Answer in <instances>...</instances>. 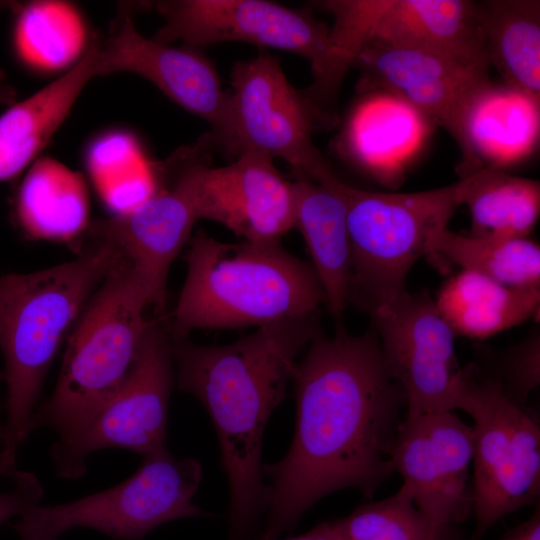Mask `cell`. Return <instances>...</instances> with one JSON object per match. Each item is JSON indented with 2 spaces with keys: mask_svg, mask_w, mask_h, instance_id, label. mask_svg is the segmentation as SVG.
Returning a JSON list of instances; mask_svg holds the SVG:
<instances>
[{
  "mask_svg": "<svg viewBox=\"0 0 540 540\" xmlns=\"http://www.w3.org/2000/svg\"><path fill=\"white\" fill-rule=\"evenodd\" d=\"M298 360L292 382L294 436L287 454L262 467L267 518L260 540L291 530L315 503L345 488L372 498L394 472L391 452L406 407L373 327L319 332Z\"/></svg>",
  "mask_w": 540,
  "mask_h": 540,
  "instance_id": "6da1fadb",
  "label": "cell"
},
{
  "mask_svg": "<svg viewBox=\"0 0 540 540\" xmlns=\"http://www.w3.org/2000/svg\"><path fill=\"white\" fill-rule=\"evenodd\" d=\"M318 320L314 314L264 325L223 345L172 341L178 388L203 405L218 436L229 485V540H248L266 513L263 434L298 357L320 332Z\"/></svg>",
  "mask_w": 540,
  "mask_h": 540,
  "instance_id": "7a4b0ae2",
  "label": "cell"
},
{
  "mask_svg": "<svg viewBox=\"0 0 540 540\" xmlns=\"http://www.w3.org/2000/svg\"><path fill=\"white\" fill-rule=\"evenodd\" d=\"M91 236V245L69 262L0 276V350L7 385L0 476L10 478L17 471L48 370L87 302L124 256L112 241Z\"/></svg>",
  "mask_w": 540,
  "mask_h": 540,
  "instance_id": "3957f363",
  "label": "cell"
},
{
  "mask_svg": "<svg viewBox=\"0 0 540 540\" xmlns=\"http://www.w3.org/2000/svg\"><path fill=\"white\" fill-rule=\"evenodd\" d=\"M184 259L172 341L197 329L258 328L306 317L326 304L311 263L287 252L280 240L226 243L199 230Z\"/></svg>",
  "mask_w": 540,
  "mask_h": 540,
  "instance_id": "277c9868",
  "label": "cell"
},
{
  "mask_svg": "<svg viewBox=\"0 0 540 540\" xmlns=\"http://www.w3.org/2000/svg\"><path fill=\"white\" fill-rule=\"evenodd\" d=\"M147 286L125 255L93 293L67 339L55 389L34 413L33 431L76 437L129 376L152 321Z\"/></svg>",
  "mask_w": 540,
  "mask_h": 540,
  "instance_id": "5b68a950",
  "label": "cell"
},
{
  "mask_svg": "<svg viewBox=\"0 0 540 540\" xmlns=\"http://www.w3.org/2000/svg\"><path fill=\"white\" fill-rule=\"evenodd\" d=\"M351 245L348 301L369 312L405 289L406 277L459 207L455 182L409 193L373 192L342 182Z\"/></svg>",
  "mask_w": 540,
  "mask_h": 540,
  "instance_id": "8992f818",
  "label": "cell"
},
{
  "mask_svg": "<svg viewBox=\"0 0 540 540\" xmlns=\"http://www.w3.org/2000/svg\"><path fill=\"white\" fill-rule=\"evenodd\" d=\"M467 391L460 410L474 421L470 540L508 514L539 502L540 428L527 407L504 393L500 382L474 366L464 369Z\"/></svg>",
  "mask_w": 540,
  "mask_h": 540,
  "instance_id": "52a82bcc",
  "label": "cell"
},
{
  "mask_svg": "<svg viewBox=\"0 0 540 540\" xmlns=\"http://www.w3.org/2000/svg\"><path fill=\"white\" fill-rule=\"evenodd\" d=\"M202 477L199 461L174 458L164 447L142 456L136 472L116 486L68 503L36 505L13 528L59 538L85 527L115 540H142L166 522L210 515L192 501Z\"/></svg>",
  "mask_w": 540,
  "mask_h": 540,
  "instance_id": "ba28073f",
  "label": "cell"
},
{
  "mask_svg": "<svg viewBox=\"0 0 540 540\" xmlns=\"http://www.w3.org/2000/svg\"><path fill=\"white\" fill-rule=\"evenodd\" d=\"M164 18L152 37L189 46L245 42L285 50L306 58L313 83L305 95L316 104L331 103L338 93L329 48V28L310 13L264 0H161Z\"/></svg>",
  "mask_w": 540,
  "mask_h": 540,
  "instance_id": "9c48e42d",
  "label": "cell"
},
{
  "mask_svg": "<svg viewBox=\"0 0 540 540\" xmlns=\"http://www.w3.org/2000/svg\"><path fill=\"white\" fill-rule=\"evenodd\" d=\"M226 149L281 158L297 179L331 183L337 177L312 141L317 123L301 92L274 57L261 54L237 62L231 72Z\"/></svg>",
  "mask_w": 540,
  "mask_h": 540,
  "instance_id": "30bf717a",
  "label": "cell"
},
{
  "mask_svg": "<svg viewBox=\"0 0 540 540\" xmlns=\"http://www.w3.org/2000/svg\"><path fill=\"white\" fill-rule=\"evenodd\" d=\"M171 345L170 334L152 321L121 388L76 437L52 445L58 477L79 479L86 472L87 457L101 449L119 448L144 456L166 447L175 379Z\"/></svg>",
  "mask_w": 540,
  "mask_h": 540,
  "instance_id": "8fae6325",
  "label": "cell"
},
{
  "mask_svg": "<svg viewBox=\"0 0 540 540\" xmlns=\"http://www.w3.org/2000/svg\"><path fill=\"white\" fill-rule=\"evenodd\" d=\"M320 5L334 18L329 46L332 56L344 67H352L370 42L488 61L477 2L328 0Z\"/></svg>",
  "mask_w": 540,
  "mask_h": 540,
  "instance_id": "7c38bea8",
  "label": "cell"
},
{
  "mask_svg": "<svg viewBox=\"0 0 540 540\" xmlns=\"http://www.w3.org/2000/svg\"><path fill=\"white\" fill-rule=\"evenodd\" d=\"M387 368L406 400V413L460 409L467 391L455 334L427 291L409 293L370 312Z\"/></svg>",
  "mask_w": 540,
  "mask_h": 540,
  "instance_id": "4fadbf2b",
  "label": "cell"
},
{
  "mask_svg": "<svg viewBox=\"0 0 540 540\" xmlns=\"http://www.w3.org/2000/svg\"><path fill=\"white\" fill-rule=\"evenodd\" d=\"M197 147L168 159L199 219L217 222L245 241H278L294 228L295 191L273 159L253 151L211 167Z\"/></svg>",
  "mask_w": 540,
  "mask_h": 540,
  "instance_id": "5bb4252c",
  "label": "cell"
},
{
  "mask_svg": "<svg viewBox=\"0 0 540 540\" xmlns=\"http://www.w3.org/2000/svg\"><path fill=\"white\" fill-rule=\"evenodd\" d=\"M353 66L361 73L360 90L383 91L404 100L431 124L445 129L464 153L468 112L492 83L488 61L370 42L361 49Z\"/></svg>",
  "mask_w": 540,
  "mask_h": 540,
  "instance_id": "9a60e30c",
  "label": "cell"
},
{
  "mask_svg": "<svg viewBox=\"0 0 540 540\" xmlns=\"http://www.w3.org/2000/svg\"><path fill=\"white\" fill-rule=\"evenodd\" d=\"M472 455V426L455 411L406 413L391 452L393 471L416 507L435 530L457 540H463L458 524L472 515Z\"/></svg>",
  "mask_w": 540,
  "mask_h": 540,
  "instance_id": "2e32d148",
  "label": "cell"
},
{
  "mask_svg": "<svg viewBox=\"0 0 540 540\" xmlns=\"http://www.w3.org/2000/svg\"><path fill=\"white\" fill-rule=\"evenodd\" d=\"M92 42L97 77L119 72L141 76L179 106L208 122L225 146L229 93L222 90L217 71L205 56L142 35L127 6L119 9L107 37Z\"/></svg>",
  "mask_w": 540,
  "mask_h": 540,
  "instance_id": "e0dca14e",
  "label": "cell"
},
{
  "mask_svg": "<svg viewBox=\"0 0 540 540\" xmlns=\"http://www.w3.org/2000/svg\"><path fill=\"white\" fill-rule=\"evenodd\" d=\"M162 169L171 180L136 209L90 223V235L115 243L141 274L151 304L165 308L171 264L190 240L198 220L192 201L167 162Z\"/></svg>",
  "mask_w": 540,
  "mask_h": 540,
  "instance_id": "ac0fdd59",
  "label": "cell"
},
{
  "mask_svg": "<svg viewBox=\"0 0 540 540\" xmlns=\"http://www.w3.org/2000/svg\"><path fill=\"white\" fill-rule=\"evenodd\" d=\"M293 185L294 228L304 238L336 330L344 329L352 265L342 181L323 184L297 179Z\"/></svg>",
  "mask_w": 540,
  "mask_h": 540,
  "instance_id": "d6986e66",
  "label": "cell"
},
{
  "mask_svg": "<svg viewBox=\"0 0 540 540\" xmlns=\"http://www.w3.org/2000/svg\"><path fill=\"white\" fill-rule=\"evenodd\" d=\"M97 77L91 42L64 74L0 115V182L27 170L69 115L87 83Z\"/></svg>",
  "mask_w": 540,
  "mask_h": 540,
  "instance_id": "ffe728a7",
  "label": "cell"
},
{
  "mask_svg": "<svg viewBox=\"0 0 540 540\" xmlns=\"http://www.w3.org/2000/svg\"><path fill=\"white\" fill-rule=\"evenodd\" d=\"M540 100L491 83L474 100L465 125L462 176L480 167L504 169L530 155L539 140Z\"/></svg>",
  "mask_w": 540,
  "mask_h": 540,
  "instance_id": "44dd1931",
  "label": "cell"
},
{
  "mask_svg": "<svg viewBox=\"0 0 540 540\" xmlns=\"http://www.w3.org/2000/svg\"><path fill=\"white\" fill-rule=\"evenodd\" d=\"M430 124L399 97L373 91L353 110L345 146L361 168L383 182H392L422 147Z\"/></svg>",
  "mask_w": 540,
  "mask_h": 540,
  "instance_id": "7402d4cb",
  "label": "cell"
},
{
  "mask_svg": "<svg viewBox=\"0 0 540 540\" xmlns=\"http://www.w3.org/2000/svg\"><path fill=\"white\" fill-rule=\"evenodd\" d=\"M14 212L19 228L29 239L73 241L91 223L85 178L52 157H38L20 183Z\"/></svg>",
  "mask_w": 540,
  "mask_h": 540,
  "instance_id": "603a6c76",
  "label": "cell"
},
{
  "mask_svg": "<svg viewBox=\"0 0 540 540\" xmlns=\"http://www.w3.org/2000/svg\"><path fill=\"white\" fill-rule=\"evenodd\" d=\"M434 302L455 335L485 339L536 316L540 287H508L462 269L443 284Z\"/></svg>",
  "mask_w": 540,
  "mask_h": 540,
  "instance_id": "cb8c5ba5",
  "label": "cell"
},
{
  "mask_svg": "<svg viewBox=\"0 0 540 540\" xmlns=\"http://www.w3.org/2000/svg\"><path fill=\"white\" fill-rule=\"evenodd\" d=\"M459 206L466 205L476 237H528L540 214V182L480 167L455 182Z\"/></svg>",
  "mask_w": 540,
  "mask_h": 540,
  "instance_id": "d4e9b609",
  "label": "cell"
},
{
  "mask_svg": "<svg viewBox=\"0 0 540 540\" xmlns=\"http://www.w3.org/2000/svg\"><path fill=\"white\" fill-rule=\"evenodd\" d=\"M486 55L504 84L540 100V1L477 2Z\"/></svg>",
  "mask_w": 540,
  "mask_h": 540,
  "instance_id": "484cf974",
  "label": "cell"
},
{
  "mask_svg": "<svg viewBox=\"0 0 540 540\" xmlns=\"http://www.w3.org/2000/svg\"><path fill=\"white\" fill-rule=\"evenodd\" d=\"M15 52L27 67L56 72L75 65L86 51L87 32L74 5L59 0L17 3Z\"/></svg>",
  "mask_w": 540,
  "mask_h": 540,
  "instance_id": "4316f807",
  "label": "cell"
},
{
  "mask_svg": "<svg viewBox=\"0 0 540 540\" xmlns=\"http://www.w3.org/2000/svg\"><path fill=\"white\" fill-rule=\"evenodd\" d=\"M436 254L508 287H540V248L528 237H476L447 228L431 242L430 255Z\"/></svg>",
  "mask_w": 540,
  "mask_h": 540,
  "instance_id": "83f0119b",
  "label": "cell"
},
{
  "mask_svg": "<svg viewBox=\"0 0 540 540\" xmlns=\"http://www.w3.org/2000/svg\"><path fill=\"white\" fill-rule=\"evenodd\" d=\"M336 521L343 540H457L432 527L404 486Z\"/></svg>",
  "mask_w": 540,
  "mask_h": 540,
  "instance_id": "f1b7e54d",
  "label": "cell"
},
{
  "mask_svg": "<svg viewBox=\"0 0 540 540\" xmlns=\"http://www.w3.org/2000/svg\"><path fill=\"white\" fill-rule=\"evenodd\" d=\"M489 353V369L480 372L497 379L506 394L514 403L526 407L530 393L540 383V333L534 329L519 343L503 350Z\"/></svg>",
  "mask_w": 540,
  "mask_h": 540,
  "instance_id": "f546056e",
  "label": "cell"
},
{
  "mask_svg": "<svg viewBox=\"0 0 540 540\" xmlns=\"http://www.w3.org/2000/svg\"><path fill=\"white\" fill-rule=\"evenodd\" d=\"M86 160L98 192L150 164L133 136L119 131L96 139L88 150Z\"/></svg>",
  "mask_w": 540,
  "mask_h": 540,
  "instance_id": "4dcf8cb0",
  "label": "cell"
},
{
  "mask_svg": "<svg viewBox=\"0 0 540 540\" xmlns=\"http://www.w3.org/2000/svg\"><path fill=\"white\" fill-rule=\"evenodd\" d=\"M10 479L12 487L0 493V525L39 505L44 494L40 481L31 472L17 470Z\"/></svg>",
  "mask_w": 540,
  "mask_h": 540,
  "instance_id": "1f68e13d",
  "label": "cell"
},
{
  "mask_svg": "<svg viewBox=\"0 0 540 540\" xmlns=\"http://www.w3.org/2000/svg\"><path fill=\"white\" fill-rule=\"evenodd\" d=\"M499 540H540L539 503L527 520L509 529Z\"/></svg>",
  "mask_w": 540,
  "mask_h": 540,
  "instance_id": "d6a6232c",
  "label": "cell"
},
{
  "mask_svg": "<svg viewBox=\"0 0 540 540\" xmlns=\"http://www.w3.org/2000/svg\"><path fill=\"white\" fill-rule=\"evenodd\" d=\"M287 540H343L336 520L322 522L307 532Z\"/></svg>",
  "mask_w": 540,
  "mask_h": 540,
  "instance_id": "836d02e7",
  "label": "cell"
},
{
  "mask_svg": "<svg viewBox=\"0 0 540 540\" xmlns=\"http://www.w3.org/2000/svg\"><path fill=\"white\" fill-rule=\"evenodd\" d=\"M16 91L8 82L5 73L0 70V104L10 106L15 103Z\"/></svg>",
  "mask_w": 540,
  "mask_h": 540,
  "instance_id": "e575fe53",
  "label": "cell"
},
{
  "mask_svg": "<svg viewBox=\"0 0 540 540\" xmlns=\"http://www.w3.org/2000/svg\"><path fill=\"white\" fill-rule=\"evenodd\" d=\"M20 540H58L57 537L43 535L36 532L19 530L16 531Z\"/></svg>",
  "mask_w": 540,
  "mask_h": 540,
  "instance_id": "d590c367",
  "label": "cell"
},
{
  "mask_svg": "<svg viewBox=\"0 0 540 540\" xmlns=\"http://www.w3.org/2000/svg\"><path fill=\"white\" fill-rule=\"evenodd\" d=\"M1 380H4L3 373H0V381ZM3 431H4V423L1 421V418H0V452L2 448V442H3Z\"/></svg>",
  "mask_w": 540,
  "mask_h": 540,
  "instance_id": "8d00e7d4",
  "label": "cell"
},
{
  "mask_svg": "<svg viewBox=\"0 0 540 540\" xmlns=\"http://www.w3.org/2000/svg\"><path fill=\"white\" fill-rule=\"evenodd\" d=\"M17 3L15 2H2L0 1V7H9L11 8L12 10L14 9V7L16 6Z\"/></svg>",
  "mask_w": 540,
  "mask_h": 540,
  "instance_id": "74e56055",
  "label": "cell"
}]
</instances>
